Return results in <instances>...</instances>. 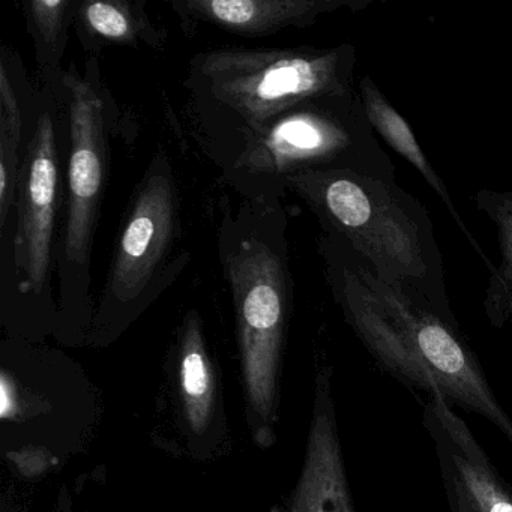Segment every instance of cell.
Returning <instances> with one entry per match:
<instances>
[{
	"mask_svg": "<svg viewBox=\"0 0 512 512\" xmlns=\"http://www.w3.org/2000/svg\"><path fill=\"white\" fill-rule=\"evenodd\" d=\"M329 290L374 361L404 385L487 419L512 445V418L494 395L455 317L406 284L383 280L347 242L317 239Z\"/></svg>",
	"mask_w": 512,
	"mask_h": 512,
	"instance_id": "1",
	"label": "cell"
},
{
	"mask_svg": "<svg viewBox=\"0 0 512 512\" xmlns=\"http://www.w3.org/2000/svg\"><path fill=\"white\" fill-rule=\"evenodd\" d=\"M352 44L329 49L218 47L190 59L184 88L194 139L221 172L272 119L323 95L358 92Z\"/></svg>",
	"mask_w": 512,
	"mask_h": 512,
	"instance_id": "2",
	"label": "cell"
},
{
	"mask_svg": "<svg viewBox=\"0 0 512 512\" xmlns=\"http://www.w3.org/2000/svg\"><path fill=\"white\" fill-rule=\"evenodd\" d=\"M217 250L238 328L242 382L254 439L272 443L281 350L293 305L289 215L280 202H223Z\"/></svg>",
	"mask_w": 512,
	"mask_h": 512,
	"instance_id": "3",
	"label": "cell"
},
{
	"mask_svg": "<svg viewBox=\"0 0 512 512\" xmlns=\"http://www.w3.org/2000/svg\"><path fill=\"white\" fill-rule=\"evenodd\" d=\"M287 191L304 200L323 233L347 242L379 277L412 287L455 317L430 214L397 181L329 170L293 176Z\"/></svg>",
	"mask_w": 512,
	"mask_h": 512,
	"instance_id": "4",
	"label": "cell"
},
{
	"mask_svg": "<svg viewBox=\"0 0 512 512\" xmlns=\"http://www.w3.org/2000/svg\"><path fill=\"white\" fill-rule=\"evenodd\" d=\"M329 170L395 181L394 161L377 140L359 92L323 95L287 110L260 128L221 173L244 200L280 202L293 176Z\"/></svg>",
	"mask_w": 512,
	"mask_h": 512,
	"instance_id": "5",
	"label": "cell"
},
{
	"mask_svg": "<svg viewBox=\"0 0 512 512\" xmlns=\"http://www.w3.org/2000/svg\"><path fill=\"white\" fill-rule=\"evenodd\" d=\"M70 125L59 88L40 83V109L31 142L23 154L16 206L0 224L2 298L55 307L53 281L58 277L61 244L59 215L64 209Z\"/></svg>",
	"mask_w": 512,
	"mask_h": 512,
	"instance_id": "6",
	"label": "cell"
},
{
	"mask_svg": "<svg viewBox=\"0 0 512 512\" xmlns=\"http://www.w3.org/2000/svg\"><path fill=\"white\" fill-rule=\"evenodd\" d=\"M64 97L70 143L56 278L61 310L86 316L92 305V250L110 178V137L121 134L124 122L97 56H88L83 71L70 62Z\"/></svg>",
	"mask_w": 512,
	"mask_h": 512,
	"instance_id": "7",
	"label": "cell"
},
{
	"mask_svg": "<svg viewBox=\"0 0 512 512\" xmlns=\"http://www.w3.org/2000/svg\"><path fill=\"white\" fill-rule=\"evenodd\" d=\"M181 200L172 161L164 149L152 157L119 227L100 296L101 323L124 322L172 286L191 260L176 253Z\"/></svg>",
	"mask_w": 512,
	"mask_h": 512,
	"instance_id": "8",
	"label": "cell"
},
{
	"mask_svg": "<svg viewBox=\"0 0 512 512\" xmlns=\"http://www.w3.org/2000/svg\"><path fill=\"white\" fill-rule=\"evenodd\" d=\"M424 425L434 445L446 494L464 500L475 512H512V485L500 475L445 397H428Z\"/></svg>",
	"mask_w": 512,
	"mask_h": 512,
	"instance_id": "9",
	"label": "cell"
},
{
	"mask_svg": "<svg viewBox=\"0 0 512 512\" xmlns=\"http://www.w3.org/2000/svg\"><path fill=\"white\" fill-rule=\"evenodd\" d=\"M287 512H356L332 397L331 368H319L301 476Z\"/></svg>",
	"mask_w": 512,
	"mask_h": 512,
	"instance_id": "10",
	"label": "cell"
},
{
	"mask_svg": "<svg viewBox=\"0 0 512 512\" xmlns=\"http://www.w3.org/2000/svg\"><path fill=\"white\" fill-rule=\"evenodd\" d=\"M371 0H172L182 28L193 34L197 23L245 38L269 37L283 29H305L341 8L364 10Z\"/></svg>",
	"mask_w": 512,
	"mask_h": 512,
	"instance_id": "11",
	"label": "cell"
},
{
	"mask_svg": "<svg viewBox=\"0 0 512 512\" xmlns=\"http://www.w3.org/2000/svg\"><path fill=\"white\" fill-rule=\"evenodd\" d=\"M146 0H79L74 29L83 50L97 56L107 47L163 49L167 32L149 17Z\"/></svg>",
	"mask_w": 512,
	"mask_h": 512,
	"instance_id": "12",
	"label": "cell"
},
{
	"mask_svg": "<svg viewBox=\"0 0 512 512\" xmlns=\"http://www.w3.org/2000/svg\"><path fill=\"white\" fill-rule=\"evenodd\" d=\"M359 97H361L362 107H364L365 115H367L368 122L373 128L374 134L379 136L389 148L394 149L401 158L407 161L413 169L418 170L419 175L425 179L428 185L433 188L434 193L442 199L445 203L446 209L449 214L454 218L455 223L460 227L461 232L466 236L467 241L470 242L476 253L479 254L485 265H487L490 274L496 271V266L490 262L485 256L482 248L479 247L476 239L473 238L472 233L467 230L466 224L461 220L460 214L455 209L454 202H452L451 194L446 188L445 182L440 178L439 173L434 170L433 164L428 160L427 154L422 151L418 139H416L415 131L410 127L409 122L397 112L394 106L389 103L388 98L383 94L382 89L376 85L373 77L364 76L358 83Z\"/></svg>",
	"mask_w": 512,
	"mask_h": 512,
	"instance_id": "13",
	"label": "cell"
},
{
	"mask_svg": "<svg viewBox=\"0 0 512 512\" xmlns=\"http://www.w3.org/2000/svg\"><path fill=\"white\" fill-rule=\"evenodd\" d=\"M179 385L188 425L202 434L214 410L215 377L197 311L187 314L179 335Z\"/></svg>",
	"mask_w": 512,
	"mask_h": 512,
	"instance_id": "14",
	"label": "cell"
},
{
	"mask_svg": "<svg viewBox=\"0 0 512 512\" xmlns=\"http://www.w3.org/2000/svg\"><path fill=\"white\" fill-rule=\"evenodd\" d=\"M79 0H31L23 4L26 28L34 44L38 76L43 85L59 88L64 83L62 68L70 29Z\"/></svg>",
	"mask_w": 512,
	"mask_h": 512,
	"instance_id": "15",
	"label": "cell"
},
{
	"mask_svg": "<svg viewBox=\"0 0 512 512\" xmlns=\"http://www.w3.org/2000/svg\"><path fill=\"white\" fill-rule=\"evenodd\" d=\"M40 109V88L29 82L16 50H0V145L25 154Z\"/></svg>",
	"mask_w": 512,
	"mask_h": 512,
	"instance_id": "16",
	"label": "cell"
},
{
	"mask_svg": "<svg viewBox=\"0 0 512 512\" xmlns=\"http://www.w3.org/2000/svg\"><path fill=\"white\" fill-rule=\"evenodd\" d=\"M473 203L493 221L499 239L502 260L490 274L484 310L491 326L500 329L512 322V191L479 190Z\"/></svg>",
	"mask_w": 512,
	"mask_h": 512,
	"instance_id": "17",
	"label": "cell"
},
{
	"mask_svg": "<svg viewBox=\"0 0 512 512\" xmlns=\"http://www.w3.org/2000/svg\"><path fill=\"white\" fill-rule=\"evenodd\" d=\"M446 500H448L449 512H475L464 500L451 494H446Z\"/></svg>",
	"mask_w": 512,
	"mask_h": 512,
	"instance_id": "18",
	"label": "cell"
}]
</instances>
